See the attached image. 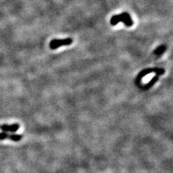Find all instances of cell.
Masks as SVG:
<instances>
[{
  "label": "cell",
  "mask_w": 173,
  "mask_h": 173,
  "mask_svg": "<svg viewBox=\"0 0 173 173\" xmlns=\"http://www.w3.org/2000/svg\"><path fill=\"white\" fill-rule=\"evenodd\" d=\"M119 22H123L125 25L128 26V27L133 25V24L129 14L126 12H124L119 15H114L110 19V23H111L112 25H117Z\"/></svg>",
  "instance_id": "1"
},
{
  "label": "cell",
  "mask_w": 173,
  "mask_h": 173,
  "mask_svg": "<svg viewBox=\"0 0 173 173\" xmlns=\"http://www.w3.org/2000/svg\"><path fill=\"white\" fill-rule=\"evenodd\" d=\"M72 43V39L71 38H66L64 39V40H57V39H54V40H51L50 42V48L51 49H56L58 48H59L61 46V45H70Z\"/></svg>",
  "instance_id": "2"
},
{
  "label": "cell",
  "mask_w": 173,
  "mask_h": 173,
  "mask_svg": "<svg viewBox=\"0 0 173 173\" xmlns=\"http://www.w3.org/2000/svg\"><path fill=\"white\" fill-rule=\"evenodd\" d=\"M151 72H155L157 73V74L162 75L164 73V69H158V68H154V69H144L141 71V72L138 74L137 78H136V82H140V80L141 79V78H143L145 76L148 74H150Z\"/></svg>",
  "instance_id": "3"
},
{
  "label": "cell",
  "mask_w": 173,
  "mask_h": 173,
  "mask_svg": "<svg viewBox=\"0 0 173 173\" xmlns=\"http://www.w3.org/2000/svg\"><path fill=\"white\" fill-rule=\"evenodd\" d=\"M166 49H167V48H166V46L164 45H161V46L158 47L157 49L154 50V54H156V55H158V56L162 55V54L163 53L164 51H165Z\"/></svg>",
  "instance_id": "4"
},
{
  "label": "cell",
  "mask_w": 173,
  "mask_h": 173,
  "mask_svg": "<svg viewBox=\"0 0 173 173\" xmlns=\"http://www.w3.org/2000/svg\"><path fill=\"white\" fill-rule=\"evenodd\" d=\"M158 79H159V76H158V75L155 76V77H154L152 78V79H151V81L149 82L148 84H146V85H145V87L144 88V90H147V89H149V87H151V86H152L154 84L156 83V82L157 81Z\"/></svg>",
  "instance_id": "5"
},
{
  "label": "cell",
  "mask_w": 173,
  "mask_h": 173,
  "mask_svg": "<svg viewBox=\"0 0 173 173\" xmlns=\"http://www.w3.org/2000/svg\"><path fill=\"white\" fill-rule=\"evenodd\" d=\"M8 138L14 141H19L21 140L22 136L20 135H17V134H12V135L8 136Z\"/></svg>",
  "instance_id": "6"
},
{
  "label": "cell",
  "mask_w": 173,
  "mask_h": 173,
  "mask_svg": "<svg viewBox=\"0 0 173 173\" xmlns=\"http://www.w3.org/2000/svg\"><path fill=\"white\" fill-rule=\"evenodd\" d=\"M19 129V124H13L9 126V131L10 132H15Z\"/></svg>",
  "instance_id": "7"
},
{
  "label": "cell",
  "mask_w": 173,
  "mask_h": 173,
  "mask_svg": "<svg viewBox=\"0 0 173 173\" xmlns=\"http://www.w3.org/2000/svg\"><path fill=\"white\" fill-rule=\"evenodd\" d=\"M8 134L5 133V132H2V133H0V140H3V139H5L6 138L8 137Z\"/></svg>",
  "instance_id": "8"
},
{
  "label": "cell",
  "mask_w": 173,
  "mask_h": 173,
  "mask_svg": "<svg viewBox=\"0 0 173 173\" xmlns=\"http://www.w3.org/2000/svg\"><path fill=\"white\" fill-rule=\"evenodd\" d=\"M9 126H10L9 125H0V129H1L4 132H7L9 131Z\"/></svg>",
  "instance_id": "9"
}]
</instances>
